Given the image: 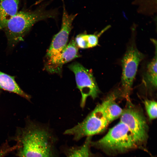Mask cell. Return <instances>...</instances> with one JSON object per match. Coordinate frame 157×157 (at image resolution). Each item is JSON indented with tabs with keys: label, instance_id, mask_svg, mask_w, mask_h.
<instances>
[{
	"label": "cell",
	"instance_id": "obj_1",
	"mask_svg": "<svg viewBox=\"0 0 157 157\" xmlns=\"http://www.w3.org/2000/svg\"><path fill=\"white\" fill-rule=\"evenodd\" d=\"M16 138L19 157H56L57 139L47 127L30 122L20 129Z\"/></svg>",
	"mask_w": 157,
	"mask_h": 157
},
{
	"label": "cell",
	"instance_id": "obj_2",
	"mask_svg": "<svg viewBox=\"0 0 157 157\" xmlns=\"http://www.w3.org/2000/svg\"><path fill=\"white\" fill-rule=\"evenodd\" d=\"M50 2L33 11L18 12L9 21L3 30L10 46H15L22 41L37 22L49 18H56L58 15L57 8L47 9V6Z\"/></svg>",
	"mask_w": 157,
	"mask_h": 157
},
{
	"label": "cell",
	"instance_id": "obj_3",
	"mask_svg": "<svg viewBox=\"0 0 157 157\" xmlns=\"http://www.w3.org/2000/svg\"><path fill=\"white\" fill-rule=\"evenodd\" d=\"M115 99L113 95L109 96L98 104L82 122L66 130L64 134L71 135L74 140L78 141L103 131L109 124L106 117L105 109L109 103Z\"/></svg>",
	"mask_w": 157,
	"mask_h": 157
},
{
	"label": "cell",
	"instance_id": "obj_4",
	"mask_svg": "<svg viewBox=\"0 0 157 157\" xmlns=\"http://www.w3.org/2000/svg\"><path fill=\"white\" fill-rule=\"evenodd\" d=\"M93 145L112 151H123L133 148L137 144L129 128L120 121Z\"/></svg>",
	"mask_w": 157,
	"mask_h": 157
},
{
	"label": "cell",
	"instance_id": "obj_5",
	"mask_svg": "<svg viewBox=\"0 0 157 157\" xmlns=\"http://www.w3.org/2000/svg\"><path fill=\"white\" fill-rule=\"evenodd\" d=\"M68 67L74 74L77 87L81 95L80 106L83 108L88 97L93 99L97 97L99 93L98 86L92 72L80 63L74 62Z\"/></svg>",
	"mask_w": 157,
	"mask_h": 157
},
{
	"label": "cell",
	"instance_id": "obj_6",
	"mask_svg": "<svg viewBox=\"0 0 157 157\" xmlns=\"http://www.w3.org/2000/svg\"><path fill=\"white\" fill-rule=\"evenodd\" d=\"M144 56L133 44L127 48L122 59V83L127 97H128L131 89L138 65Z\"/></svg>",
	"mask_w": 157,
	"mask_h": 157
},
{
	"label": "cell",
	"instance_id": "obj_7",
	"mask_svg": "<svg viewBox=\"0 0 157 157\" xmlns=\"http://www.w3.org/2000/svg\"><path fill=\"white\" fill-rule=\"evenodd\" d=\"M63 2V12L61 28L53 37L45 56V60L58 56L68 44L69 34L72 28L73 22L77 14H69Z\"/></svg>",
	"mask_w": 157,
	"mask_h": 157
},
{
	"label": "cell",
	"instance_id": "obj_8",
	"mask_svg": "<svg viewBox=\"0 0 157 157\" xmlns=\"http://www.w3.org/2000/svg\"><path fill=\"white\" fill-rule=\"evenodd\" d=\"M120 121L128 127L137 144L146 140L148 126L145 117L140 112L132 108L123 110Z\"/></svg>",
	"mask_w": 157,
	"mask_h": 157
},
{
	"label": "cell",
	"instance_id": "obj_9",
	"mask_svg": "<svg viewBox=\"0 0 157 157\" xmlns=\"http://www.w3.org/2000/svg\"><path fill=\"white\" fill-rule=\"evenodd\" d=\"M77 47L73 38L66 47L56 57L45 60L44 69L49 73L61 76L63 65L80 56Z\"/></svg>",
	"mask_w": 157,
	"mask_h": 157
},
{
	"label": "cell",
	"instance_id": "obj_10",
	"mask_svg": "<svg viewBox=\"0 0 157 157\" xmlns=\"http://www.w3.org/2000/svg\"><path fill=\"white\" fill-rule=\"evenodd\" d=\"M20 0H0V31L18 12Z\"/></svg>",
	"mask_w": 157,
	"mask_h": 157
},
{
	"label": "cell",
	"instance_id": "obj_11",
	"mask_svg": "<svg viewBox=\"0 0 157 157\" xmlns=\"http://www.w3.org/2000/svg\"><path fill=\"white\" fill-rule=\"evenodd\" d=\"M0 88L15 93L29 100L30 96L20 88L15 81V77L0 71Z\"/></svg>",
	"mask_w": 157,
	"mask_h": 157
},
{
	"label": "cell",
	"instance_id": "obj_12",
	"mask_svg": "<svg viewBox=\"0 0 157 157\" xmlns=\"http://www.w3.org/2000/svg\"><path fill=\"white\" fill-rule=\"evenodd\" d=\"M109 27V26H106L97 34L81 33L78 35L74 38L77 47L81 49H86L97 46L98 44L99 37Z\"/></svg>",
	"mask_w": 157,
	"mask_h": 157
},
{
	"label": "cell",
	"instance_id": "obj_13",
	"mask_svg": "<svg viewBox=\"0 0 157 157\" xmlns=\"http://www.w3.org/2000/svg\"><path fill=\"white\" fill-rule=\"evenodd\" d=\"M91 137H88L82 145L68 148L65 151L67 157H93L90 150Z\"/></svg>",
	"mask_w": 157,
	"mask_h": 157
},
{
	"label": "cell",
	"instance_id": "obj_14",
	"mask_svg": "<svg viewBox=\"0 0 157 157\" xmlns=\"http://www.w3.org/2000/svg\"><path fill=\"white\" fill-rule=\"evenodd\" d=\"M155 46V55L147 66L146 76L148 82L155 88L157 87V42L152 40Z\"/></svg>",
	"mask_w": 157,
	"mask_h": 157
},
{
	"label": "cell",
	"instance_id": "obj_15",
	"mask_svg": "<svg viewBox=\"0 0 157 157\" xmlns=\"http://www.w3.org/2000/svg\"><path fill=\"white\" fill-rule=\"evenodd\" d=\"M115 100L109 103L105 110L106 117L109 124L121 116L123 111V110L115 102Z\"/></svg>",
	"mask_w": 157,
	"mask_h": 157
},
{
	"label": "cell",
	"instance_id": "obj_16",
	"mask_svg": "<svg viewBox=\"0 0 157 157\" xmlns=\"http://www.w3.org/2000/svg\"><path fill=\"white\" fill-rule=\"evenodd\" d=\"M144 104L149 119L152 120L157 117V102L153 100L146 99Z\"/></svg>",
	"mask_w": 157,
	"mask_h": 157
}]
</instances>
